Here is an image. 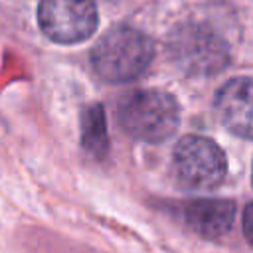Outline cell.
<instances>
[{
  "label": "cell",
  "instance_id": "obj_1",
  "mask_svg": "<svg viewBox=\"0 0 253 253\" xmlns=\"http://www.w3.org/2000/svg\"><path fill=\"white\" fill-rule=\"evenodd\" d=\"M154 57V42L128 24L111 26L95 43L91 63L107 83H130L138 79Z\"/></svg>",
  "mask_w": 253,
  "mask_h": 253
},
{
  "label": "cell",
  "instance_id": "obj_2",
  "mask_svg": "<svg viewBox=\"0 0 253 253\" xmlns=\"http://www.w3.org/2000/svg\"><path fill=\"white\" fill-rule=\"evenodd\" d=\"M121 128L136 140L160 144L168 140L180 125V107L172 93L162 89H134L117 107Z\"/></svg>",
  "mask_w": 253,
  "mask_h": 253
},
{
  "label": "cell",
  "instance_id": "obj_3",
  "mask_svg": "<svg viewBox=\"0 0 253 253\" xmlns=\"http://www.w3.org/2000/svg\"><path fill=\"white\" fill-rule=\"evenodd\" d=\"M170 59L192 77H210L229 65L231 51L225 38L202 22H184L170 32Z\"/></svg>",
  "mask_w": 253,
  "mask_h": 253
},
{
  "label": "cell",
  "instance_id": "obj_4",
  "mask_svg": "<svg viewBox=\"0 0 253 253\" xmlns=\"http://www.w3.org/2000/svg\"><path fill=\"white\" fill-rule=\"evenodd\" d=\"M172 172L184 188L211 190L223 182L227 172V158L211 138L186 134L176 142L172 150Z\"/></svg>",
  "mask_w": 253,
  "mask_h": 253
},
{
  "label": "cell",
  "instance_id": "obj_5",
  "mask_svg": "<svg viewBox=\"0 0 253 253\" xmlns=\"http://www.w3.org/2000/svg\"><path fill=\"white\" fill-rule=\"evenodd\" d=\"M38 24L51 42L71 45L95 34L99 14L95 0H40Z\"/></svg>",
  "mask_w": 253,
  "mask_h": 253
},
{
  "label": "cell",
  "instance_id": "obj_6",
  "mask_svg": "<svg viewBox=\"0 0 253 253\" xmlns=\"http://www.w3.org/2000/svg\"><path fill=\"white\" fill-rule=\"evenodd\" d=\"M237 206L233 200L202 198L180 204V217L184 225L206 239H219L235 221Z\"/></svg>",
  "mask_w": 253,
  "mask_h": 253
},
{
  "label": "cell",
  "instance_id": "obj_7",
  "mask_svg": "<svg viewBox=\"0 0 253 253\" xmlns=\"http://www.w3.org/2000/svg\"><path fill=\"white\" fill-rule=\"evenodd\" d=\"M215 113L223 126L241 136L251 138V79L235 77L229 79L215 97Z\"/></svg>",
  "mask_w": 253,
  "mask_h": 253
},
{
  "label": "cell",
  "instance_id": "obj_8",
  "mask_svg": "<svg viewBox=\"0 0 253 253\" xmlns=\"http://www.w3.org/2000/svg\"><path fill=\"white\" fill-rule=\"evenodd\" d=\"M81 146L97 160H103L109 154L107 117L101 103H91L81 113Z\"/></svg>",
  "mask_w": 253,
  "mask_h": 253
},
{
  "label": "cell",
  "instance_id": "obj_9",
  "mask_svg": "<svg viewBox=\"0 0 253 253\" xmlns=\"http://www.w3.org/2000/svg\"><path fill=\"white\" fill-rule=\"evenodd\" d=\"M249 211H251V206L247 204L245 210H243V235H245L247 241H249Z\"/></svg>",
  "mask_w": 253,
  "mask_h": 253
}]
</instances>
